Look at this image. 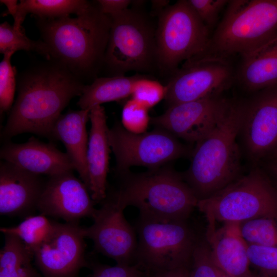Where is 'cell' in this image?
Wrapping results in <instances>:
<instances>
[{
    "label": "cell",
    "instance_id": "f1b7e54d",
    "mask_svg": "<svg viewBox=\"0 0 277 277\" xmlns=\"http://www.w3.org/2000/svg\"><path fill=\"white\" fill-rule=\"evenodd\" d=\"M189 277H219L206 238L198 237L192 255Z\"/></svg>",
    "mask_w": 277,
    "mask_h": 277
},
{
    "label": "cell",
    "instance_id": "5bb4252c",
    "mask_svg": "<svg viewBox=\"0 0 277 277\" xmlns=\"http://www.w3.org/2000/svg\"><path fill=\"white\" fill-rule=\"evenodd\" d=\"M83 227L78 223L55 222L47 239L33 251L35 264L44 277H78L89 266Z\"/></svg>",
    "mask_w": 277,
    "mask_h": 277
},
{
    "label": "cell",
    "instance_id": "ffe728a7",
    "mask_svg": "<svg viewBox=\"0 0 277 277\" xmlns=\"http://www.w3.org/2000/svg\"><path fill=\"white\" fill-rule=\"evenodd\" d=\"M205 238L219 269L231 277H245L251 272L249 244L242 234L240 223H223L221 227L206 232Z\"/></svg>",
    "mask_w": 277,
    "mask_h": 277
},
{
    "label": "cell",
    "instance_id": "6da1fadb",
    "mask_svg": "<svg viewBox=\"0 0 277 277\" xmlns=\"http://www.w3.org/2000/svg\"><path fill=\"white\" fill-rule=\"evenodd\" d=\"M84 86L81 78L53 61L24 72L1 139L6 142L31 133L52 141V130L62 111L73 98L82 95Z\"/></svg>",
    "mask_w": 277,
    "mask_h": 277
},
{
    "label": "cell",
    "instance_id": "f546056e",
    "mask_svg": "<svg viewBox=\"0 0 277 277\" xmlns=\"http://www.w3.org/2000/svg\"><path fill=\"white\" fill-rule=\"evenodd\" d=\"M14 53L4 55L0 63V110L1 114L10 112L14 101L16 86V70L11 63Z\"/></svg>",
    "mask_w": 277,
    "mask_h": 277
},
{
    "label": "cell",
    "instance_id": "d6986e66",
    "mask_svg": "<svg viewBox=\"0 0 277 277\" xmlns=\"http://www.w3.org/2000/svg\"><path fill=\"white\" fill-rule=\"evenodd\" d=\"M105 108L97 105L90 109L91 127L86 160L89 176V191L95 203H101L107 196V176L109 171L110 147Z\"/></svg>",
    "mask_w": 277,
    "mask_h": 277
},
{
    "label": "cell",
    "instance_id": "7bdbcfd3",
    "mask_svg": "<svg viewBox=\"0 0 277 277\" xmlns=\"http://www.w3.org/2000/svg\"><path fill=\"white\" fill-rule=\"evenodd\" d=\"M245 277H261L260 276H258V275H255L253 273H252L251 272H250L248 275H247Z\"/></svg>",
    "mask_w": 277,
    "mask_h": 277
},
{
    "label": "cell",
    "instance_id": "e0dca14e",
    "mask_svg": "<svg viewBox=\"0 0 277 277\" xmlns=\"http://www.w3.org/2000/svg\"><path fill=\"white\" fill-rule=\"evenodd\" d=\"M45 182L41 175L6 161L0 163V214L24 219L33 215Z\"/></svg>",
    "mask_w": 277,
    "mask_h": 277
},
{
    "label": "cell",
    "instance_id": "e575fe53",
    "mask_svg": "<svg viewBox=\"0 0 277 277\" xmlns=\"http://www.w3.org/2000/svg\"><path fill=\"white\" fill-rule=\"evenodd\" d=\"M92 273L88 277H146L136 265L116 264L109 266L95 263L91 265Z\"/></svg>",
    "mask_w": 277,
    "mask_h": 277
},
{
    "label": "cell",
    "instance_id": "ee69618b",
    "mask_svg": "<svg viewBox=\"0 0 277 277\" xmlns=\"http://www.w3.org/2000/svg\"><path fill=\"white\" fill-rule=\"evenodd\" d=\"M273 183H274V186H275V188H276V191H277V180H276V181H273Z\"/></svg>",
    "mask_w": 277,
    "mask_h": 277
},
{
    "label": "cell",
    "instance_id": "4dcf8cb0",
    "mask_svg": "<svg viewBox=\"0 0 277 277\" xmlns=\"http://www.w3.org/2000/svg\"><path fill=\"white\" fill-rule=\"evenodd\" d=\"M167 91L166 85L143 75L137 81L131 98L149 109L165 99Z\"/></svg>",
    "mask_w": 277,
    "mask_h": 277
},
{
    "label": "cell",
    "instance_id": "3957f363",
    "mask_svg": "<svg viewBox=\"0 0 277 277\" xmlns=\"http://www.w3.org/2000/svg\"><path fill=\"white\" fill-rule=\"evenodd\" d=\"M37 25L50 60L80 78L93 73L104 64L111 18L97 5L91 4L75 17L38 19Z\"/></svg>",
    "mask_w": 277,
    "mask_h": 277
},
{
    "label": "cell",
    "instance_id": "83f0119b",
    "mask_svg": "<svg viewBox=\"0 0 277 277\" xmlns=\"http://www.w3.org/2000/svg\"><path fill=\"white\" fill-rule=\"evenodd\" d=\"M242 234L249 244L277 248V218L260 217L240 223Z\"/></svg>",
    "mask_w": 277,
    "mask_h": 277
},
{
    "label": "cell",
    "instance_id": "4fadbf2b",
    "mask_svg": "<svg viewBox=\"0 0 277 277\" xmlns=\"http://www.w3.org/2000/svg\"><path fill=\"white\" fill-rule=\"evenodd\" d=\"M92 218L93 224L83 228L85 238L93 242L94 250L116 264H134L137 246L136 231L125 219L124 209L110 192Z\"/></svg>",
    "mask_w": 277,
    "mask_h": 277
},
{
    "label": "cell",
    "instance_id": "d590c367",
    "mask_svg": "<svg viewBox=\"0 0 277 277\" xmlns=\"http://www.w3.org/2000/svg\"><path fill=\"white\" fill-rule=\"evenodd\" d=\"M132 1L98 0L96 3L101 12L110 17L117 15L127 10Z\"/></svg>",
    "mask_w": 277,
    "mask_h": 277
},
{
    "label": "cell",
    "instance_id": "9c48e42d",
    "mask_svg": "<svg viewBox=\"0 0 277 277\" xmlns=\"http://www.w3.org/2000/svg\"><path fill=\"white\" fill-rule=\"evenodd\" d=\"M187 220L167 223L138 219L134 264L146 277L180 267H190L198 236Z\"/></svg>",
    "mask_w": 277,
    "mask_h": 277
},
{
    "label": "cell",
    "instance_id": "44dd1931",
    "mask_svg": "<svg viewBox=\"0 0 277 277\" xmlns=\"http://www.w3.org/2000/svg\"><path fill=\"white\" fill-rule=\"evenodd\" d=\"M90 109L69 110L62 114L52 130V141H61L65 146L80 179L89 189V176L87 165V151L89 135L86 125Z\"/></svg>",
    "mask_w": 277,
    "mask_h": 277
},
{
    "label": "cell",
    "instance_id": "9a60e30c",
    "mask_svg": "<svg viewBox=\"0 0 277 277\" xmlns=\"http://www.w3.org/2000/svg\"><path fill=\"white\" fill-rule=\"evenodd\" d=\"M228 99L220 96L175 104L162 114L150 117V122L177 138L196 144L215 127Z\"/></svg>",
    "mask_w": 277,
    "mask_h": 277
},
{
    "label": "cell",
    "instance_id": "d6a6232c",
    "mask_svg": "<svg viewBox=\"0 0 277 277\" xmlns=\"http://www.w3.org/2000/svg\"><path fill=\"white\" fill-rule=\"evenodd\" d=\"M148 110L131 98L123 108L121 124L125 129L132 133L139 134L146 132L150 122Z\"/></svg>",
    "mask_w": 277,
    "mask_h": 277
},
{
    "label": "cell",
    "instance_id": "f35d334b",
    "mask_svg": "<svg viewBox=\"0 0 277 277\" xmlns=\"http://www.w3.org/2000/svg\"><path fill=\"white\" fill-rule=\"evenodd\" d=\"M1 2L4 4L6 7L5 15H11L13 17L15 15L18 3L16 0H1Z\"/></svg>",
    "mask_w": 277,
    "mask_h": 277
},
{
    "label": "cell",
    "instance_id": "8fae6325",
    "mask_svg": "<svg viewBox=\"0 0 277 277\" xmlns=\"http://www.w3.org/2000/svg\"><path fill=\"white\" fill-rule=\"evenodd\" d=\"M230 60L204 52L184 62L166 85L168 107L222 96L235 81L236 71Z\"/></svg>",
    "mask_w": 277,
    "mask_h": 277
},
{
    "label": "cell",
    "instance_id": "277c9868",
    "mask_svg": "<svg viewBox=\"0 0 277 277\" xmlns=\"http://www.w3.org/2000/svg\"><path fill=\"white\" fill-rule=\"evenodd\" d=\"M118 188L110 193L124 209H138L140 220L167 223L186 221L198 199L183 175L166 166L146 172L118 175Z\"/></svg>",
    "mask_w": 277,
    "mask_h": 277
},
{
    "label": "cell",
    "instance_id": "836d02e7",
    "mask_svg": "<svg viewBox=\"0 0 277 277\" xmlns=\"http://www.w3.org/2000/svg\"><path fill=\"white\" fill-rule=\"evenodd\" d=\"M196 14L209 29L213 27L218 19L221 10L227 5L226 0H188Z\"/></svg>",
    "mask_w": 277,
    "mask_h": 277
},
{
    "label": "cell",
    "instance_id": "52a82bcc",
    "mask_svg": "<svg viewBox=\"0 0 277 277\" xmlns=\"http://www.w3.org/2000/svg\"><path fill=\"white\" fill-rule=\"evenodd\" d=\"M111 25L104 64L113 75L157 68L156 27L137 8L110 17Z\"/></svg>",
    "mask_w": 277,
    "mask_h": 277
},
{
    "label": "cell",
    "instance_id": "ac0fdd59",
    "mask_svg": "<svg viewBox=\"0 0 277 277\" xmlns=\"http://www.w3.org/2000/svg\"><path fill=\"white\" fill-rule=\"evenodd\" d=\"M0 157L2 161L38 175L49 176L74 170L66 152L59 150L52 143H46L34 136L21 144L4 142Z\"/></svg>",
    "mask_w": 277,
    "mask_h": 277
},
{
    "label": "cell",
    "instance_id": "1f68e13d",
    "mask_svg": "<svg viewBox=\"0 0 277 277\" xmlns=\"http://www.w3.org/2000/svg\"><path fill=\"white\" fill-rule=\"evenodd\" d=\"M248 257L261 277H277V248L249 244Z\"/></svg>",
    "mask_w": 277,
    "mask_h": 277
},
{
    "label": "cell",
    "instance_id": "d4e9b609",
    "mask_svg": "<svg viewBox=\"0 0 277 277\" xmlns=\"http://www.w3.org/2000/svg\"><path fill=\"white\" fill-rule=\"evenodd\" d=\"M0 250V277H39L32 265V251L17 236L5 234Z\"/></svg>",
    "mask_w": 277,
    "mask_h": 277
},
{
    "label": "cell",
    "instance_id": "484cf974",
    "mask_svg": "<svg viewBox=\"0 0 277 277\" xmlns=\"http://www.w3.org/2000/svg\"><path fill=\"white\" fill-rule=\"evenodd\" d=\"M55 222L47 216L40 214L31 215L24 219L13 227H1L4 234H10L18 238L32 252L34 249L44 242L53 230Z\"/></svg>",
    "mask_w": 277,
    "mask_h": 277
},
{
    "label": "cell",
    "instance_id": "ab89813d",
    "mask_svg": "<svg viewBox=\"0 0 277 277\" xmlns=\"http://www.w3.org/2000/svg\"><path fill=\"white\" fill-rule=\"evenodd\" d=\"M265 167L267 172L277 180V162L269 161Z\"/></svg>",
    "mask_w": 277,
    "mask_h": 277
},
{
    "label": "cell",
    "instance_id": "4316f807",
    "mask_svg": "<svg viewBox=\"0 0 277 277\" xmlns=\"http://www.w3.org/2000/svg\"><path fill=\"white\" fill-rule=\"evenodd\" d=\"M22 50L37 52L50 60L48 46L43 41L29 38L23 30L16 29L7 22L1 24L0 52L4 55Z\"/></svg>",
    "mask_w": 277,
    "mask_h": 277
},
{
    "label": "cell",
    "instance_id": "8d00e7d4",
    "mask_svg": "<svg viewBox=\"0 0 277 277\" xmlns=\"http://www.w3.org/2000/svg\"><path fill=\"white\" fill-rule=\"evenodd\" d=\"M190 268L180 267L152 275L149 277H189Z\"/></svg>",
    "mask_w": 277,
    "mask_h": 277
},
{
    "label": "cell",
    "instance_id": "7402d4cb",
    "mask_svg": "<svg viewBox=\"0 0 277 277\" xmlns=\"http://www.w3.org/2000/svg\"><path fill=\"white\" fill-rule=\"evenodd\" d=\"M235 81L251 94L277 85V36L241 56Z\"/></svg>",
    "mask_w": 277,
    "mask_h": 277
},
{
    "label": "cell",
    "instance_id": "b9f144b4",
    "mask_svg": "<svg viewBox=\"0 0 277 277\" xmlns=\"http://www.w3.org/2000/svg\"><path fill=\"white\" fill-rule=\"evenodd\" d=\"M217 269H218V272H219V277H231L226 274V273H225L224 272H223V271H222L218 268Z\"/></svg>",
    "mask_w": 277,
    "mask_h": 277
},
{
    "label": "cell",
    "instance_id": "603a6c76",
    "mask_svg": "<svg viewBox=\"0 0 277 277\" xmlns=\"http://www.w3.org/2000/svg\"><path fill=\"white\" fill-rule=\"evenodd\" d=\"M143 76L118 75L97 78L91 84L85 85L77 105L82 109H90L104 103L125 98L131 95L137 81Z\"/></svg>",
    "mask_w": 277,
    "mask_h": 277
},
{
    "label": "cell",
    "instance_id": "7a4b0ae2",
    "mask_svg": "<svg viewBox=\"0 0 277 277\" xmlns=\"http://www.w3.org/2000/svg\"><path fill=\"white\" fill-rule=\"evenodd\" d=\"M243 99L229 98L212 130L195 144L182 175L198 200L207 199L241 175L242 151L238 143Z\"/></svg>",
    "mask_w": 277,
    "mask_h": 277
},
{
    "label": "cell",
    "instance_id": "7c38bea8",
    "mask_svg": "<svg viewBox=\"0 0 277 277\" xmlns=\"http://www.w3.org/2000/svg\"><path fill=\"white\" fill-rule=\"evenodd\" d=\"M239 137L253 167L277 149V85L243 99Z\"/></svg>",
    "mask_w": 277,
    "mask_h": 277
},
{
    "label": "cell",
    "instance_id": "60d3db41",
    "mask_svg": "<svg viewBox=\"0 0 277 277\" xmlns=\"http://www.w3.org/2000/svg\"><path fill=\"white\" fill-rule=\"evenodd\" d=\"M270 161L277 162V149L268 157Z\"/></svg>",
    "mask_w": 277,
    "mask_h": 277
},
{
    "label": "cell",
    "instance_id": "ba28073f",
    "mask_svg": "<svg viewBox=\"0 0 277 277\" xmlns=\"http://www.w3.org/2000/svg\"><path fill=\"white\" fill-rule=\"evenodd\" d=\"M158 16L157 68L171 76L181 62L206 51L211 37L210 30L187 0L169 5Z\"/></svg>",
    "mask_w": 277,
    "mask_h": 277
},
{
    "label": "cell",
    "instance_id": "8992f818",
    "mask_svg": "<svg viewBox=\"0 0 277 277\" xmlns=\"http://www.w3.org/2000/svg\"><path fill=\"white\" fill-rule=\"evenodd\" d=\"M196 208L207 219L206 232L214 230L217 222L277 218V191L268 173L259 166H253L210 197L199 200Z\"/></svg>",
    "mask_w": 277,
    "mask_h": 277
},
{
    "label": "cell",
    "instance_id": "30bf717a",
    "mask_svg": "<svg viewBox=\"0 0 277 277\" xmlns=\"http://www.w3.org/2000/svg\"><path fill=\"white\" fill-rule=\"evenodd\" d=\"M107 135L118 175L129 171L132 166L152 169L178 159L190 157L193 150L174 135L159 127L137 134L128 131L117 121L108 128Z\"/></svg>",
    "mask_w": 277,
    "mask_h": 277
},
{
    "label": "cell",
    "instance_id": "5b68a950",
    "mask_svg": "<svg viewBox=\"0 0 277 277\" xmlns=\"http://www.w3.org/2000/svg\"><path fill=\"white\" fill-rule=\"evenodd\" d=\"M227 6L205 53L242 56L277 36V0H231Z\"/></svg>",
    "mask_w": 277,
    "mask_h": 277
},
{
    "label": "cell",
    "instance_id": "cb8c5ba5",
    "mask_svg": "<svg viewBox=\"0 0 277 277\" xmlns=\"http://www.w3.org/2000/svg\"><path fill=\"white\" fill-rule=\"evenodd\" d=\"M91 3L84 0H21L13 17V26L23 30L22 24L26 15L31 13L38 19H55L76 15L88 9Z\"/></svg>",
    "mask_w": 277,
    "mask_h": 277
},
{
    "label": "cell",
    "instance_id": "74e56055",
    "mask_svg": "<svg viewBox=\"0 0 277 277\" xmlns=\"http://www.w3.org/2000/svg\"><path fill=\"white\" fill-rule=\"evenodd\" d=\"M152 9L154 14L159 15L163 11L169 6V1L153 0L151 1Z\"/></svg>",
    "mask_w": 277,
    "mask_h": 277
},
{
    "label": "cell",
    "instance_id": "2e32d148",
    "mask_svg": "<svg viewBox=\"0 0 277 277\" xmlns=\"http://www.w3.org/2000/svg\"><path fill=\"white\" fill-rule=\"evenodd\" d=\"M73 171L49 176L45 182L37 210L41 214L78 223L82 218H93L96 209L84 183Z\"/></svg>",
    "mask_w": 277,
    "mask_h": 277
}]
</instances>
